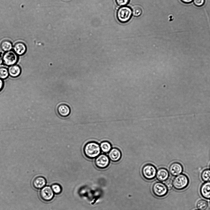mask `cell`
<instances>
[{
	"instance_id": "24",
	"label": "cell",
	"mask_w": 210,
	"mask_h": 210,
	"mask_svg": "<svg viewBox=\"0 0 210 210\" xmlns=\"http://www.w3.org/2000/svg\"><path fill=\"white\" fill-rule=\"evenodd\" d=\"M164 184L168 190H171L173 187V180L171 179L168 178L165 181Z\"/></svg>"
},
{
	"instance_id": "6",
	"label": "cell",
	"mask_w": 210,
	"mask_h": 210,
	"mask_svg": "<svg viewBox=\"0 0 210 210\" xmlns=\"http://www.w3.org/2000/svg\"><path fill=\"white\" fill-rule=\"evenodd\" d=\"M18 58V55L14 51L10 50L3 54L2 60L5 65L11 66L16 63Z\"/></svg>"
},
{
	"instance_id": "7",
	"label": "cell",
	"mask_w": 210,
	"mask_h": 210,
	"mask_svg": "<svg viewBox=\"0 0 210 210\" xmlns=\"http://www.w3.org/2000/svg\"><path fill=\"white\" fill-rule=\"evenodd\" d=\"M110 163L109 157L104 154H102L98 156L95 160V164L97 167L100 169L107 168Z\"/></svg>"
},
{
	"instance_id": "18",
	"label": "cell",
	"mask_w": 210,
	"mask_h": 210,
	"mask_svg": "<svg viewBox=\"0 0 210 210\" xmlns=\"http://www.w3.org/2000/svg\"><path fill=\"white\" fill-rule=\"evenodd\" d=\"M101 150L104 153H107L111 149V144L107 141L102 142L100 145Z\"/></svg>"
},
{
	"instance_id": "2",
	"label": "cell",
	"mask_w": 210,
	"mask_h": 210,
	"mask_svg": "<svg viewBox=\"0 0 210 210\" xmlns=\"http://www.w3.org/2000/svg\"><path fill=\"white\" fill-rule=\"evenodd\" d=\"M189 182L188 176L184 174H181L176 176L173 179V187L177 190H182L188 186Z\"/></svg>"
},
{
	"instance_id": "10",
	"label": "cell",
	"mask_w": 210,
	"mask_h": 210,
	"mask_svg": "<svg viewBox=\"0 0 210 210\" xmlns=\"http://www.w3.org/2000/svg\"><path fill=\"white\" fill-rule=\"evenodd\" d=\"M200 192L204 198L210 200V182H205L201 185Z\"/></svg>"
},
{
	"instance_id": "28",
	"label": "cell",
	"mask_w": 210,
	"mask_h": 210,
	"mask_svg": "<svg viewBox=\"0 0 210 210\" xmlns=\"http://www.w3.org/2000/svg\"><path fill=\"white\" fill-rule=\"evenodd\" d=\"M4 85L3 81L0 78V91L2 89Z\"/></svg>"
},
{
	"instance_id": "15",
	"label": "cell",
	"mask_w": 210,
	"mask_h": 210,
	"mask_svg": "<svg viewBox=\"0 0 210 210\" xmlns=\"http://www.w3.org/2000/svg\"><path fill=\"white\" fill-rule=\"evenodd\" d=\"M14 52L18 55H21L26 52V47L24 43L19 42L15 44L14 47Z\"/></svg>"
},
{
	"instance_id": "20",
	"label": "cell",
	"mask_w": 210,
	"mask_h": 210,
	"mask_svg": "<svg viewBox=\"0 0 210 210\" xmlns=\"http://www.w3.org/2000/svg\"><path fill=\"white\" fill-rule=\"evenodd\" d=\"M201 177L204 182H210V169H206L203 170L201 173Z\"/></svg>"
},
{
	"instance_id": "30",
	"label": "cell",
	"mask_w": 210,
	"mask_h": 210,
	"mask_svg": "<svg viewBox=\"0 0 210 210\" xmlns=\"http://www.w3.org/2000/svg\"><path fill=\"white\" fill-rule=\"evenodd\" d=\"M209 169H210V164L209 165Z\"/></svg>"
},
{
	"instance_id": "12",
	"label": "cell",
	"mask_w": 210,
	"mask_h": 210,
	"mask_svg": "<svg viewBox=\"0 0 210 210\" xmlns=\"http://www.w3.org/2000/svg\"><path fill=\"white\" fill-rule=\"evenodd\" d=\"M169 176V172L166 169L161 168L157 171L155 176L159 181L163 182L168 179Z\"/></svg>"
},
{
	"instance_id": "31",
	"label": "cell",
	"mask_w": 210,
	"mask_h": 210,
	"mask_svg": "<svg viewBox=\"0 0 210 210\" xmlns=\"http://www.w3.org/2000/svg\"><path fill=\"white\" fill-rule=\"evenodd\" d=\"M199 210L198 209V210Z\"/></svg>"
},
{
	"instance_id": "21",
	"label": "cell",
	"mask_w": 210,
	"mask_h": 210,
	"mask_svg": "<svg viewBox=\"0 0 210 210\" xmlns=\"http://www.w3.org/2000/svg\"><path fill=\"white\" fill-rule=\"evenodd\" d=\"M132 14L135 17H138L142 14V11L141 7L138 5H135L132 7Z\"/></svg>"
},
{
	"instance_id": "22",
	"label": "cell",
	"mask_w": 210,
	"mask_h": 210,
	"mask_svg": "<svg viewBox=\"0 0 210 210\" xmlns=\"http://www.w3.org/2000/svg\"><path fill=\"white\" fill-rule=\"evenodd\" d=\"M9 74L8 70L5 67L0 68V78L1 79H5L7 78Z\"/></svg>"
},
{
	"instance_id": "14",
	"label": "cell",
	"mask_w": 210,
	"mask_h": 210,
	"mask_svg": "<svg viewBox=\"0 0 210 210\" xmlns=\"http://www.w3.org/2000/svg\"><path fill=\"white\" fill-rule=\"evenodd\" d=\"M46 183L45 179L41 176H38L35 178L32 182L33 187L37 189L42 188L44 187Z\"/></svg>"
},
{
	"instance_id": "1",
	"label": "cell",
	"mask_w": 210,
	"mask_h": 210,
	"mask_svg": "<svg viewBox=\"0 0 210 210\" xmlns=\"http://www.w3.org/2000/svg\"><path fill=\"white\" fill-rule=\"evenodd\" d=\"M101 149L99 144L94 141L88 142L83 148L84 155L87 158L92 159L97 157L100 154Z\"/></svg>"
},
{
	"instance_id": "4",
	"label": "cell",
	"mask_w": 210,
	"mask_h": 210,
	"mask_svg": "<svg viewBox=\"0 0 210 210\" xmlns=\"http://www.w3.org/2000/svg\"><path fill=\"white\" fill-rule=\"evenodd\" d=\"M157 170L153 165L147 164L144 165L142 169V173L143 177L147 180L153 179L155 177Z\"/></svg>"
},
{
	"instance_id": "17",
	"label": "cell",
	"mask_w": 210,
	"mask_h": 210,
	"mask_svg": "<svg viewBox=\"0 0 210 210\" xmlns=\"http://www.w3.org/2000/svg\"><path fill=\"white\" fill-rule=\"evenodd\" d=\"M0 47L3 51L7 52L11 50L12 48V45L10 41L5 40L2 42Z\"/></svg>"
},
{
	"instance_id": "25",
	"label": "cell",
	"mask_w": 210,
	"mask_h": 210,
	"mask_svg": "<svg viewBox=\"0 0 210 210\" xmlns=\"http://www.w3.org/2000/svg\"><path fill=\"white\" fill-rule=\"evenodd\" d=\"M130 0H115L117 4L119 6H125L127 5Z\"/></svg>"
},
{
	"instance_id": "8",
	"label": "cell",
	"mask_w": 210,
	"mask_h": 210,
	"mask_svg": "<svg viewBox=\"0 0 210 210\" xmlns=\"http://www.w3.org/2000/svg\"><path fill=\"white\" fill-rule=\"evenodd\" d=\"M39 195L42 200L46 201L51 200L54 196V192L51 188L48 186L44 187L40 191Z\"/></svg>"
},
{
	"instance_id": "19",
	"label": "cell",
	"mask_w": 210,
	"mask_h": 210,
	"mask_svg": "<svg viewBox=\"0 0 210 210\" xmlns=\"http://www.w3.org/2000/svg\"><path fill=\"white\" fill-rule=\"evenodd\" d=\"M208 206V202L203 199L200 200L196 203V207L199 210H205Z\"/></svg>"
},
{
	"instance_id": "26",
	"label": "cell",
	"mask_w": 210,
	"mask_h": 210,
	"mask_svg": "<svg viewBox=\"0 0 210 210\" xmlns=\"http://www.w3.org/2000/svg\"><path fill=\"white\" fill-rule=\"evenodd\" d=\"M194 4L197 7H201L205 3V0H193Z\"/></svg>"
},
{
	"instance_id": "27",
	"label": "cell",
	"mask_w": 210,
	"mask_h": 210,
	"mask_svg": "<svg viewBox=\"0 0 210 210\" xmlns=\"http://www.w3.org/2000/svg\"><path fill=\"white\" fill-rule=\"evenodd\" d=\"M183 3L185 4H189L192 2L193 0H180Z\"/></svg>"
},
{
	"instance_id": "16",
	"label": "cell",
	"mask_w": 210,
	"mask_h": 210,
	"mask_svg": "<svg viewBox=\"0 0 210 210\" xmlns=\"http://www.w3.org/2000/svg\"><path fill=\"white\" fill-rule=\"evenodd\" d=\"M9 75L12 77H16L19 76L21 73L20 67L16 65L11 66L9 68Z\"/></svg>"
},
{
	"instance_id": "13",
	"label": "cell",
	"mask_w": 210,
	"mask_h": 210,
	"mask_svg": "<svg viewBox=\"0 0 210 210\" xmlns=\"http://www.w3.org/2000/svg\"><path fill=\"white\" fill-rule=\"evenodd\" d=\"M108 157L111 161L116 162L119 160L121 158V152L117 148H113L109 152Z\"/></svg>"
},
{
	"instance_id": "9",
	"label": "cell",
	"mask_w": 210,
	"mask_h": 210,
	"mask_svg": "<svg viewBox=\"0 0 210 210\" xmlns=\"http://www.w3.org/2000/svg\"><path fill=\"white\" fill-rule=\"evenodd\" d=\"M183 168L180 163L175 162L172 163L170 166L169 170L170 174L173 176H176L182 173Z\"/></svg>"
},
{
	"instance_id": "11",
	"label": "cell",
	"mask_w": 210,
	"mask_h": 210,
	"mask_svg": "<svg viewBox=\"0 0 210 210\" xmlns=\"http://www.w3.org/2000/svg\"><path fill=\"white\" fill-rule=\"evenodd\" d=\"M57 111L59 115L62 117L68 116L71 113L69 107L65 104L59 105L57 107Z\"/></svg>"
},
{
	"instance_id": "32",
	"label": "cell",
	"mask_w": 210,
	"mask_h": 210,
	"mask_svg": "<svg viewBox=\"0 0 210 210\" xmlns=\"http://www.w3.org/2000/svg\"></svg>"
},
{
	"instance_id": "5",
	"label": "cell",
	"mask_w": 210,
	"mask_h": 210,
	"mask_svg": "<svg viewBox=\"0 0 210 210\" xmlns=\"http://www.w3.org/2000/svg\"><path fill=\"white\" fill-rule=\"evenodd\" d=\"M168 189L164 184L161 182L155 183L152 187L153 193L156 196L162 197L165 196L168 193Z\"/></svg>"
},
{
	"instance_id": "23",
	"label": "cell",
	"mask_w": 210,
	"mask_h": 210,
	"mask_svg": "<svg viewBox=\"0 0 210 210\" xmlns=\"http://www.w3.org/2000/svg\"><path fill=\"white\" fill-rule=\"evenodd\" d=\"M51 188L54 193L56 194L60 193L62 191V188L61 186L57 184H53Z\"/></svg>"
},
{
	"instance_id": "29",
	"label": "cell",
	"mask_w": 210,
	"mask_h": 210,
	"mask_svg": "<svg viewBox=\"0 0 210 210\" xmlns=\"http://www.w3.org/2000/svg\"><path fill=\"white\" fill-rule=\"evenodd\" d=\"M3 54V53L0 51V61L2 59Z\"/></svg>"
},
{
	"instance_id": "3",
	"label": "cell",
	"mask_w": 210,
	"mask_h": 210,
	"mask_svg": "<svg viewBox=\"0 0 210 210\" xmlns=\"http://www.w3.org/2000/svg\"><path fill=\"white\" fill-rule=\"evenodd\" d=\"M132 15L131 8L128 6H123L120 8L117 12V17L121 23H125L131 19Z\"/></svg>"
}]
</instances>
